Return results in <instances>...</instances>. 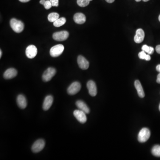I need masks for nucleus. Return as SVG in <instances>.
<instances>
[{"label":"nucleus","instance_id":"nucleus-10","mask_svg":"<svg viewBox=\"0 0 160 160\" xmlns=\"http://www.w3.org/2000/svg\"><path fill=\"white\" fill-rule=\"evenodd\" d=\"M87 87L89 94L92 97H95L97 94V88L95 83L93 80H89L87 83Z\"/></svg>","mask_w":160,"mask_h":160},{"label":"nucleus","instance_id":"nucleus-18","mask_svg":"<svg viewBox=\"0 0 160 160\" xmlns=\"http://www.w3.org/2000/svg\"><path fill=\"white\" fill-rule=\"evenodd\" d=\"M135 87L137 90L138 96L141 98H143L145 96L143 88L141 85V82L139 80H136L134 82Z\"/></svg>","mask_w":160,"mask_h":160},{"label":"nucleus","instance_id":"nucleus-33","mask_svg":"<svg viewBox=\"0 0 160 160\" xmlns=\"http://www.w3.org/2000/svg\"><path fill=\"white\" fill-rule=\"evenodd\" d=\"M2 51L1 50H0V58H1L2 56Z\"/></svg>","mask_w":160,"mask_h":160},{"label":"nucleus","instance_id":"nucleus-11","mask_svg":"<svg viewBox=\"0 0 160 160\" xmlns=\"http://www.w3.org/2000/svg\"><path fill=\"white\" fill-rule=\"evenodd\" d=\"M77 63L79 67L83 70L87 69L89 67V62L84 57L81 55L78 56L77 58Z\"/></svg>","mask_w":160,"mask_h":160},{"label":"nucleus","instance_id":"nucleus-34","mask_svg":"<svg viewBox=\"0 0 160 160\" xmlns=\"http://www.w3.org/2000/svg\"><path fill=\"white\" fill-rule=\"evenodd\" d=\"M135 1H136V2H140V1H142V0H135Z\"/></svg>","mask_w":160,"mask_h":160},{"label":"nucleus","instance_id":"nucleus-3","mask_svg":"<svg viewBox=\"0 0 160 160\" xmlns=\"http://www.w3.org/2000/svg\"><path fill=\"white\" fill-rule=\"evenodd\" d=\"M64 50V46L61 44L56 45L52 47L50 50V54L53 58L60 56Z\"/></svg>","mask_w":160,"mask_h":160},{"label":"nucleus","instance_id":"nucleus-31","mask_svg":"<svg viewBox=\"0 0 160 160\" xmlns=\"http://www.w3.org/2000/svg\"><path fill=\"white\" fill-rule=\"evenodd\" d=\"M21 2L26 3L27 2H29V1H30V0H19Z\"/></svg>","mask_w":160,"mask_h":160},{"label":"nucleus","instance_id":"nucleus-4","mask_svg":"<svg viewBox=\"0 0 160 160\" xmlns=\"http://www.w3.org/2000/svg\"><path fill=\"white\" fill-rule=\"evenodd\" d=\"M56 73V70L55 69L52 67H49L44 72L42 75V79L45 82H48L52 79Z\"/></svg>","mask_w":160,"mask_h":160},{"label":"nucleus","instance_id":"nucleus-1","mask_svg":"<svg viewBox=\"0 0 160 160\" xmlns=\"http://www.w3.org/2000/svg\"><path fill=\"white\" fill-rule=\"evenodd\" d=\"M10 25L12 29L17 33H20L24 30V23L16 19H12L10 21Z\"/></svg>","mask_w":160,"mask_h":160},{"label":"nucleus","instance_id":"nucleus-38","mask_svg":"<svg viewBox=\"0 0 160 160\" xmlns=\"http://www.w3.org/2000/svg\"><path fill=\"white\" fill-rule=\"evenodd\" d=\"M89 1H93V0H89Z\"/></svg>","mask_w":160,"mask_h":160},{"label":"nucleus","instance_id":"nucleus-17","mask_svg":"<svg viewBox=\"0 0 160 160\" xmlns=\"http://www.w3.org/2000/svg\"><path fill=\"white\" fill-rule=\"evenodd\" d=\"M76 105L79 109L85 112L86 114H89L90 112L89 108L83 101H80V100L77 101L76 103Z\"/></svg>","mask_w":160,"mask_h":160},{"label":"nucleus","instance_id":"nucleus-27","mask_svg":"<svg viewBox=\"0 0 160 160\" xmlns=\"http://www.w3.org/2000/svg\"><path fill=\"white\" fill-rule=\"evenodd\" d=\"M156 51L157 53L160 54V45H158L156 46Z\"/></svg>","mask_w":160,"mask_h":160},{"label":"nucleus","instance_id":"nucleus-19","mask_svg":"<svg viewBox=\"0 0 160 160\" xmlns=\"http://www.w3.org/2000/svg\"><path fill=\"white\" fill-rule=\"evenodd\" d=\"M66 20L65 18H59L55 22H53L54 27H59L63 26L66 23Z\"/></svg>","mask_w":160,"mask_h":160},{"label":"nucleus","instance_id":"nucleus-15","mask_svg":"<svg viewBox=\"0 0 160 160\" xmlns=\"http://www.w3.org/2000/svg\"><path fill=\"white\" fill-rule=\"evenodd\" d=\"M53 97L51 95L47 96L45 98L43 104V109L45 111L49 110L52 106L53 102Z\"/></svg>","mask_w":160,"mask_h":160},{"label":"nucleus","instance_id":"nucleus-12","mask_svg":"<svg viewBox=\"0 0 160 160\" xmlns=\"http://www.w3.org/2000/svg\"><path fill=\"white\" fill-rule=\"evenodd\" d=\"M145 35L144 31L142 29H139L136 30V35L134 38L135 42L137 44L142 43L144 39Z\"/></svg>","mask_w":160,"mask_h":160},{"label":"nucleus","instance_id":"nucleus-8","mask_svg":"<svg viewBox=\"0 0 160 160\" xmlns=\"http://www.w3.org/2000/svg\"><path fill=\"white\" fill-rule=\"evenodd\" d=\"M74 116L77 119L78 122L81 123H85L87 121L86 114L80 109L75 110L74 112Z\"/></svg>","mask_w":160,"mask_h":160},{"label":"nucleus","instance_id":"nucleus-20","mask_svg":"<svg viewBox=\"0 0 160 160\" xmlns=\"http://www.w3.org/2000/svg\"><path fill=\"white\" fill-rule=\"evenodd\" d=\"M59 18V15L57 13H52L48 16V19L50 22H54Z\"/></svg>","mask_w":160,"mask_h":160},{"label":"nucleus","instance_id":"nucleus-9","mask_svg":"<svg viewBox=\"0 0 160 160\" xmlns=\"http://www.w3.org/2000/svg\"><path fill=\"white\" fill-rule=\"evenodd\" d=\"M26 55L28 58H33L36 57L38 53V49L34 45H30L27 47L26 51Z\"/></svg>","mask_w":160,"mask_h":160},{"label":"nucleus","instance_id":"nucleus-35","mask_svg":"<svg viewBox=\"0 0 160 160\" xmlns=\"http://www.w3.org/2000/svg\"><path fill=\"white\" fill-rule=\"evenodd\" d=\"M142 1L144 2H147L148 1H150V0H142Z\"/></svg>","mask_w":160,"mask_h":160},{"label":"nucleus","instance_id":"nucleus-29","mask_svg":"<svg viewBox=\"0 0 160 160\" xmlns=\"http://www.w3.org/2000/svg\"><path fill=\"white\" fill-rule=\"evenodd\" d=\"M156 70L160 73V65H158L156 67Z\"/></svg>","mask_w":160,"mask_h":160},{"label":"nucleus","instance_id":"nucleus-30","mask_svg":"<svg viewBox=\"0 0 160 160\" xmlns=\"http://www.w3.org/2000/svg\"><path fill=\"white\" fill-rule=\"evenodd\" d=\"M46 0H41L40 1V3L41 4H43V5H44V4H45V2H46Z\"/></svg>","mask_w":160,"mask_h":160},{"label":"nucleus","instance_id":"nucleus-6","mask_svg":"<svg viewBox=\"0 0 160 160\" xmlns=\"http://www.w3.org/2000/svg\"><path fill=\"white\" fill-rule=\"evenodd\" d=\"M81 88V85L79 82H73L67 89L68 94L71 95L76 94L79 92Z\"/></svg>","mask_w":160,"mask_h":160},{"label":"nucleus","instance_id":"nucleus-2","mask_svg":"<svg viewBox=\"0 0 160 160\" xmlns=\"http://www.w3.org/2000/svg\"><path fill=\"white\" fill-rule=\"evenodd\" d=\"M150 136V131L148 128H144L139 132L138 140L140 142L144 143L148 141Z\"/></svg>","mask_w":160,"mask_h":160},{"label":"nucleus","instance_id":"nucleus-16","mask_svg":"<svg viewBox=\"0 0 160 160\" xmlns=\"http://www.w3.org/2000/svg\"><path fill=\"white\" fill-rule=\"evenodd\" d=\"M74 20L77 24H83L86 22V17L83 13H78L74 15Z\"/></svg>","mask_w":160,"mask_h":160},{"label":"nucleus","instance_id":"nucleus-32","mask_svg":"<svg viewBox=\"0 0 160 160\" xmlns=\"http://www.w3.org/2000/svg\"><path fill=\"white\" fill-rule=\"evenodd\" d=\"M106 1V2H107L108 3H112L114 2V1L115 0H105Z\"/></svg>","mask_w":160,"mask_h":160},{"label":"nucleus","instance_id":"nucleus-21","mask_svg":"<svg viewBox=\"0 0 160 160\" xmlns=\"http://www.w3.org/2000/svg\"><path fill=\"white\" fill-rule=\"evenodd\" d=\"M152 153L155 157H160V145H156L153 147Z\"/></svg>","mask_w":160,"mask_h":160},{"label":"nucleus","instance_id":"nucleus-13","mask_svg":"<svg viewBox=\"0 0 160 160\" xmlns=\"http://www.w3.org/2000/svg\"><path fill=\"white\" fill-rule=\"evenodd\" d=\"M18 74V72L14 68H10L6 70L3 76L4 79H11L14 78Z\"/></svg>","mask_w":160,"mask_h":160},{"label":"nucleus","instance_id":"nucleus-36","mask_svg":"<svg viewBox=\"0 0 160 160\" xmlns=\"http://www.w3.org/2000/svg\"><path fill=\"white\" fill-rule=\"evenodd\" d=\"M159 21H160V15H159Z\"/></svg>","mask_w":160,"mask_h":160},{"label":"nucleus","instance_id":"nucleus-25","mask_svg":"<svg viewBox=\"0 0 160 160\" xmlns=\"http://www.w3.org/2000/svg\"><path fill=\"white\" fill-rule=\"evenodd\" d=\"M44 7L46 10H49L52 7V5L50 0H46L44 4Z\"/></svg>","mask_w":160,"mask_h":160},{"label":"nucleus","instance_id":"nucleus-7","mask_svg":"<svg viewBox=\"0 0 160 160\" xmlns=\"http://www.w3.org/2000/svg\"><path fill=\"white\" fill-rule=\"evenodd\" d=\"M69 36V33L66 31H61L53 33V39L57 41H64L66 40Z\"/></svg>","mask_w":160,"mask_h":160},{"label":"nucleus","instance_id":"nucleus-24","mask_svg":"<svg viewBox=\"0 0 160 160\" xmlns=\"http://www.w3.org/2000/svg\"><path fill=\"white\" fill-rule=\"evenodd\" d=\"M89 0H77V4L81 7H85L89 4Z\"/></svg>","mask_w":160,"mask_h":160},{"label":"nucleus","instance_id":"nucleus-28","mask_svg":"<svg viewBox=\"0 0 160 160\" xmlns=\"http://www.w3.org/2000/svg\"><path fill=\"white\" fill-rule=\"evenodd\" d=\"M157 82L159 84H160V73L158 74V76H157Z\"/></svg>","mask_w":160,"mask_h":160},{"label":"nucleus","instance_id":"nucleus-14","mask_svg":"<svg viewBox=\"0 0 160 160\" xmlns=\"http://www.w3.org/2000/svg\"><path fill=\"white\" fill-rule=\"evenodd\" d=\"M18 106L21 109H24L27 107V102L26 97L23 95L20 94L18 96L17 99Z\"/></svg>","mask_w":160,"mask_h":160},{"label":"nucleus","instance_id":"nucleus-23","mask_svg":"<svg viewBox=\"0 0 160 160\" xmlns=\"http://www.w3.org/2000/svg\"><path fill=\"white\" fill-rule=\"evenodd\" d=\"M138 57L141 59L149 61L151 60V57L149 54H146L145 51H141L138 54Z\"/></svg>","mask_w":160,"mask_h":160},{"label":"nucleus","instance_id":"nucleus-26","mask_svg":"<svg viewBox=\"0 0 160 160\" xmlns=\"http://www.w3.org/2000/svg\"><path fill=\"white\" fill-rule=\"evenodd\" d=\"M52 6L54 7H58L59 5V0H50Z\"/></svg>","mask_w":160,"mask_h":160},{"label":"nucleus","instance_id":"nucleus-37","mask_svg":"<svg viewBox=\"0 0 160 160\" xmlns=\"http://www.w3.org/2000/svg\"><path fill=\"white\" fill-rule=\"evenodd\" d=\"M159 110L160 111V104L159 107Z\"/></svg>","mask_w":160,"mask_h":160},{"label":"nucleus","instance_id":"nucleus-5","mask_svg":"<svg viewBox=\"0 0 160 160\" xmlns=\"http://www.w3.org/2000/svg\"><path fill=\"white\" fill-rule=\"evenodd\" d=\"M45 146V142L43 139H39L36 141L32 146V150L34 153L41 151Z\"/></svg>","mask_w":160,"mask_h":160},{"label":"nucleus","instance_id":"nucleus-22","mask_svg":"<svg viewBox=\"0 0 160 160\" xmlns=\"http://www.w3.org/2000/svg\"><path fill=\"white\" fill-rule=\"evenodd\" d=\"M142 50L149 54H152L154 53V49L152 47L149 46L147 45H144L142 47Z\"/></svg>","mask_w":160,"mask_h":160}]
</instances>
